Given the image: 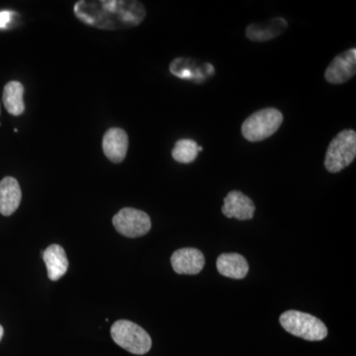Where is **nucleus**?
<instances>
[{"instance_id":"f257e3e1","label":"nucleus","mask_w":356,"mask_h":356,"mask_svg":"<svg viewBox=\"0 0 356 356\" xmlns=\"http://www.w3.org/2000/svg\"><path fill=\"white\" fill-rule=\"evenodd\" d=\"M74 14L84 24L102 30H120L140 25L146 9L135 0H81Z\"/></svg>"},{"instance_id":"f03ea898","label":"nucleus","mask_w":356,"mask_h":356,"mask_svg":"<svg viewBox=\"0 0 356 356\" xmlns=\"http://www.w3.org/2000/svg\"><path fill=\"white\" fill-rule=\"evenodd\" d=\"M280 321L285 331L306 341H323L327 336V329L324 323L310 314L286 311L280 316Z\"/></svg>"},{"instance_id":"7ed1b4c3","label":"nucleus","mask_w":356,"mask_h":356,"mask_svg":"<svg viewBox=\"0 0 356 356\" xmlns=\"http://www.w3.org/2000/svg\"><path fill=\"white\" fill-rule=\"evenodd\" d=\"M111 337L115 343L133 355H146L152 348L149 334L131 321L119 320L115 322L111 327Z\"/></svg>"},{"instance_id":"20e7f679","label":"nucleus","mask_w":356,"mask_h":356,"mask_svg":"<svg viewBox=\"0 0 356 356\" xmlns=\"http://www.w3.org/2000/svg\"><path fill=\"white\" fill-rule=\"evenodd\" d=\"M356 156V133L344 130L332 139L325 154V166L330 172H341L355 161Z\"/></svg>"},{"instance_id":"39448f33","label":"nucleus","mask_w":356,"mask_h":356,"mask_svg":"<svg viewBox=\"0 0 356 356\" xmlns=\"http://www.w3.org/2000/svg\"><path fill=\"white\" fill-rule=\"evenodd\" d=\"M283 115L280 110L266 108L259 110L243 122L242 133L250 142H261L271 137L280 128Z\"/></svg>"},{"instance_id":"423d86ee","label":"nucleus","mask_w":356,"mask_h":356,"mask_svg":"<svg viewBox=\"0 0 356 356\" xmlns=\"http://www.w3.org/2000/svg\"><path fill=\"white\" fill-rule=\"evenodd\" d=\"M116 231L127 238H139L149 233L151 218L144 211L123 208L112 219Z\"/></svg>"},{"instance_id":"0eeeda50","label":"nucleus","mask_w":356,"mask_h":356,"mask_svg":"<svg viewBox=\"0 0 356 356\" xmlns=\"http://www.w3.org/2000/svg\"><path fill=\"white\" fill-rule=\"evenodd\" d=\"M356 72L355 48L343 51L334 58L327 69L325 77L332 84H341L350 81Z\"/></svg>"},{"instance_id":"6e6552de","label":"nucleus","mask_w":356,"mask_h":356,"mask_svg":"<svg viewBox=\"0 0 356 356\" xmlns=\"http://www.w3.org/2000/svg\"><path fill=\"white\" fill-rule=\"evenodd\" d=\"M173 270L178 274L195 275L202 270L205 259L197 248H185L177 250L172 255Z\"/></svg>"},{"instance_id":"1a4fd4ad","label":"nucleus","mask_w":356,"mask_h":356,"mask_svg":"<svg viewBox=\"0 0 356 356\" xmlns=\"http://www.w3.org/2000/svg\"><path fill=\"white\" fill-rule=\"evenodd\" d=\"M255 206L252 199L241 191H231L224 199L222 207V214L227 218H236L240 221L252 219Z\"/></svg>"},{"instance_id":"9d476101","label":"nucleus","mask_w":356,"mask_h":356,"mask_svg":"<svg viewBox=\"0 0 356 356\" xmlns=\"http://www.w3.org/2000/svg\"><path fill=\"white\" fill-rule=\"evenodd\" d=\"M103 152L110 161L120 163L126 158L129 147L127 133L120 128H111L103 136Z\"/></svg>"},{"instance_id":"9b49d317","label":"nucleus","mask_w":356,"mask_h":356,"mask_svg":"<svg viewBox=\"0 0 356 356\" xmlns=\"http://www.w3.org/2000/svg\"><path fill=\"white\" fill-rule=\"evenodd\" d=\"M22 192L15 178L7 177L0 181V213L10 216L19 207Z\"/></svg>"},{"instance_id":"f8f14e48","label":"nucleus","mask_w":356,"mask_h":356,"mask_svg":"<svg viewBox=\"0 0 356 356\" xmlns=\"http://www.w3.org/2000/svg\"><path fill=\"white\" fill-rule=\"evenodd\" d=\"M44 264L48 270V277L57 281L65 275L69 268V261L64 248L58 245H51L43 254Z\"/></svg>"},{"instance_id":"ddd939ff","label":"nucleus","mask_w":356,"mask_h":356,"mask_svg":"<svg viewBox=\"0 0 356 356\" xmlns=\"http://www.w3.org/2000/svg\"><path fill=\"white\" fill-rule=\"evenodd\" d=\"M287 21L283 18H274L264 23H254L247 28V37L252 41H268L280 36L281 33L286 30Z\"/></svg>"},{"instance_id":"4468645a","label":"nucleus","mask_w":356,"mask_h":356,"mask_svg":"<svg viewBox=\"0 0 356 356\" xmlns=\"http://www.w3.org/2000/svg\"><path fill=\"white\" fill-rule=\"evenodd\" d=\"M217 269L222 275L233 280H243L248 273V264L243 255L222 254L217 259Z\"/></svg>"},{"instance_id":"2eb2a0df","label":"nucleus","mask_w":356,"mask_h":356,"mask_svg":"<svg viewBox=\"0 0 356 356\" xmlns=\"http://www.w3.org/2000/svg\"><path fill=\"white\" fill-rule=\"evenodd\" d=\"M24 86L19 81H10L4 86V107L13 116H20L24 112Z\"/></svg>"},{"instance_id":"dca6fc26","label":"nucleus","mask_w":356,"mask_h":356,"mask_svg":"<svg viewBox=\"0 0 356 356\" xmlns=\"http://www.w3.org/2000/svg\"><path fill=\"white\" fill-rule=\"evenodd\" d=\"M198 145L195 140L182 139L177 140L172 149V158L180 163H191L198 156Z\"/></svg>"},{"instance_id":"f3484780","label":"nucleus","mask_w":356,"mask_h":356,"mask_svg":"<svg viewBox=\"0 0 356 356\" xmlns=\"http://www.w3.org/2000/svg\"><path fill=\"white\" fill-rule=\"evenodd\" d=\"M14 15L13 11H0V29H6L13 22Z\"/></svg>"},{"instance_id":"a211bd4d","label":"nucleus","mask_w":356,"mask_h":356,"mask_svg":"<svg viewBox=\"0 0 356 356\" xmlns=\"http://www.w3.org/2000/svg\"><path fill=\"white\" fill-rule=\"evenodd\" d=\"M4 330L2 325H0V341H1L2 337H3Z\"/></svg>"},{"instance_id":"6ab92c4d","label":"nucleus","mask_w":356,"mask_h":356,"mask_svg":"<svg viewBox=\"0 0 356 356\" xmlns=\"http://www.w3.org/2000/svg\"><path fill=\"white\" fill-rule=\"evenodd\" d=\"M0 113H1V108H0Z\"/></svg>"}]
</instances>
